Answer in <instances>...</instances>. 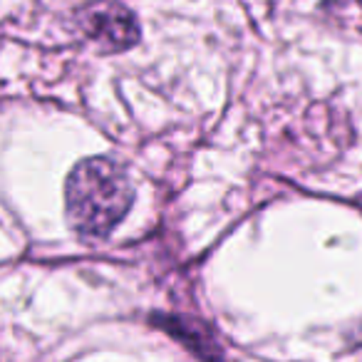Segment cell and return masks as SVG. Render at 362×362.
Masks as SVG:
<instances>
[{"instance_id": "obj_2", "label": "cell", "mask_w": 362, "mask_h": 362, "mask_svg": "<svg viewBox=\"0 0 362 362\" xmlns=\"http://www.w3.org/2000/svg\"><path fill=\"white\" fill-rule=\"evenodd\" d=\"M80 30L100 52H124L139 42V23L129 8L115 0H97L77 13Z\"/></svg>"}, {"instance_id": "obj_1", "label": "cell", "mask_w": 362, "mask_h": 362, "mask_svg": "<svg viewBox=\"0 0 362 362\" xmlns=\"http://www.w3.org/2000/svg\"><path fill=\"white\" fill-rule=\"evenodd\" d=\"M134 202L129 174L107 156L75 164L65 181V216L80 236L105 238Z\"/></svg>"}]
</instances>
